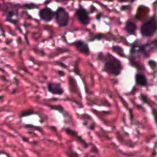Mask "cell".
<instances>
[{"label":"cell","mask_w":157,"mask_h":157,"mask_svg":"<svg viewBox=\"0 0 157 157\" xmlns=\"http://www.w3.org/2000/svg\"><path fill=\"white\" fill-rule=\"evenodd\" d=\"M109 56L108 59L104 63L103 70L109 74L117 76L122 70L121 64L118 59L112 56L111 55H109Z\"/></svg>","instance_id":"1"},{"label":"cell","mask_w":157,"mask_h":157,"mask_svg":"<svg viewBox=\"0 0 157 157\" xmlns=\"http://www.w3.org/2000/svg\"><path fill=\"white\" fill-rule=\"evenodd\" d=\"M156 28L157 25L156 20L154 17H152L142 25L140 33L145 37H151L156 33Z\"/></svg>","instance_id":"2"},{"label":"cell","mask_w":157,"mask_h":157,"mask_svg":"<svg viewBox=\"0 0 157 157\" xmlns=\"http://www.w3.org/2000/svg\"><path fill=\"white\" fill-rule=\"evenodd\" d=\"M55 17L56 21L59 26L64 27L68 24L69 15L64 9L59 7L55 13Z\"/></svg>","instance_id":"3"},{"label":"cell","mask_w":157,"mask_h":157,"mask_svg":"<svg viewBox=\"0 0 157 157\" xmlns=\"http://www.w3.org/2000/svg\"><path fill=\"white\" fill-rule=\"evenodd\" d=\"M76 17L79 22L83 25H87L90 22V17L87 11L80 7L78 8L75 12Z\"/></svg>","instance_id":"4"},{"label":"cell","mask_w":157,"mask_h":157,"mask_svg":"<svg viewBox=\"0 0 157 157\" xmlns=\"http://www.w3.org/2000/svg\"><path fill=\"white\" fill-rule=\"evenodd\" d=\"M39 14L40 18L46 22L50 21L53 19L55 15L53 11L47 7L42 9Z\"/></svg>","instance_id":"5"},{"label":"cell","mask_w":157,"mask_h":157,"mask_svg":"<svg viewBox=\"0 0 157 157\" xmlns=\"http://www.w3.org/2000/svg\"><path fill=\"white\" fill-rule=\"evenodd\" d=\"M48 91L53 94L61 95L63 94L64 90L62 88L61 84L59 83L50 82L47 85Z\"/></svg>","instance_id":"6"},{"label":"cell","mask_w":157,"mask_h":157,"mask_svg":"<svg viewBox=\"0 0 157 157\" xmlns=\"http://www.w3.org/2000/svg\"><path fill=\"white\" fill-rule=\"evenodd\" d=\"M75 48L81 53L85 55H88L90 53V49L87 44L82 40H77L74 43Z\"/></svg>","instance_id":"7"},{"label":"cell","mask_w":157,"mask_h":157,"mask_svg":"<svg viewBox=\"0 0 157 157\" xmlns=\"http://www.w3.org/2000/svg\"><path fill=\"white\" fill-rule=\"evenodd\" d=\"M136 83L140 86H145L147 84V80L145 76L142 74H137L135 76Z\"/></svg>","instance_id":"8"},{"label":"cell","mask_w":157,"mask_h":157,"mask_svg":"<svg viewBox=\"0 0 157 157\" xmlns=\"http://www.w3.org/2000/svg\"><path fill=\"white\" fill-rule=\"evenodd\" d=\"M136 29H137V27L134 23L129 21L126 23L124 29L128 33L130 34H134Z\"/></svg>","instance_id":"9"},{"label":"cell","mask_w":157,"mask_h":157,"mask_svg":"<svg viewBox=\"0 0 157 157\" xmlns=\"http://www.w3.org/2000/svg\"><path fill=\"white\" fill-rule=\"evenodd\" d=\"M112 50L116 53H117L118 55H120L121 57H124L125 55L124 53L123 50L121 47H119V46H113L112 47Z\"/></svg>","instance_id":"10"},{"label":"cell","mask_w":157,"mask_h":157,"mask_svg":"<svg viewBox=\"0 0 157 157\" xmlns=\"http://www.w3.org/2000/svg\"><path fill=\"white\" fill-rule=\"evenodd\" d=\"M69 83L70 85V89L72 91H75L76 88H77V84L75 80L72 77H70L69 78Z\"/></svg>","instance_id":"11"},{"label":"cell","mask_w":157,"mask_h":157,"mask_svg":"<svg viewBox=\"0 0 157 157\" xmlns=\"http://www.w3.org/2000/svg\"><path fill=\"white\" fill-rule=\"evenodd\" d=\"M49 107H50V109H53L55 110H57V111L61 112V113H63V112H65L64 109L61 105H50Z\"/></svg>","instance_id":"12"},{"label":"cell","mask_w":157,"mask_h":157,"mask_svg":"<svg viewBox=\"0 0 157 157\" xmlns=\"http://www.w3.org/2000/svg\"><path fill=\"white\" fill-rule=\"evenodd\" d=\"M34 113H35V112L33 109H29L28 110L25 111L23 113H22V116H28Z\"/></svg>","instance_id":"13"},{"label":"cell","mask_w":157,"mask_h":157,"mask_svg":"<svg viewBox=\"0 0 157 157\" xmlns=\"http://www.w3.org/2000/svg\"><path fill=\"white\" fill-rule=\"evenodd\" d=\"M148 65L150 66V67L152 69H154L156 67V63L154 60H149L148 62Z\"/></svg>","instance_id":"14"},{"label":"cell","mask_w":157,"mask_h":157,"mask_svg":"<svg viewBox=\"0 0 157 157\" xmlns=\"http://www.w3.org/2000/svg\"><path fill=\"white\" fill-rule=\"evenodd\" d=\"M58 74L60 76H63L65 75V73L62 71H58Z\"/></svg>","instance_id":"15"},{"label":"cell","mask_w":157,"mask_h":157,"mask_svg":"<svg viewBox=\"0 0 157 157\" xmlns=\"http://www.w3.org/2000/svg\"><path fill=\"white\" fill-rule=\"evenodd\" d=\"M120 1H123V2H124V1H130L131 2H132L134 0H120Z\"/></svg>","instance_id":"16"},{"label":"cell","mask_w":157,"mask_h":157,"mask_svg":"<svg viewBox=\"0 0 157 157\" xmlns=\"http://www.w3.org/2000/svg\"><path fill=\"white\" fill-rule=\"evenodd\" d=\"M85 157H94V156H85Z\"/></svg>","instance_id":"17"}]
</instances>
